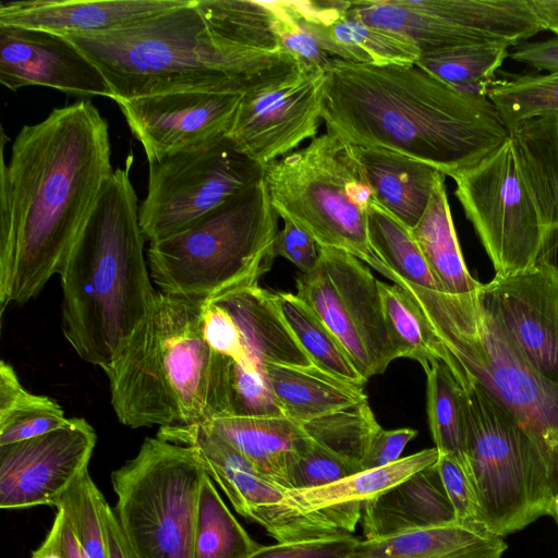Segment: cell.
Here are the masks:
<instances>
[{
    "label": "cell",
    "instance_id": "34",
    "mask_svg": "<svg viewBox=\"0 0 558 558\" xmlns=\"http://www.w3.org/2000/svg\"><path fill=\"white\" fill-rule=\"evenodd\" d=\"M276 304L312 365L345 381L364 386L344 348L320 317L296 294L275 293Z\"/></svg>",
    "mask_w": 558,
    "mask_h": 558
},
{
    "label": "cell",
    "instance_id": "45",
    "mask_svg": "<svg viewBox=\"0 0 558 558\" xmlns=\"http://www.w3.org/2000/svg\"><path fill=\"white\" fill-rule=\"evenodd\" d=\"M436 469L453 508L456 520L478 525L477 498L465 466L453 454L439 453Z\"/></svg>",
    "mask_w": 558,
    "mask_h": 558
},
{
    "label": "cell",
    "instance_id": "44",
    "mask_svg": "<svg viewBox=\"0 0 558 558\" xmlns=\"http://www.w3.org/2000/svg\"><path fill=\"white\" fill-rule=\"evenodd\" d=\"M361 471L348 461L315 444L312 439L296 454L288 474V489H306L335 483Z\"/></svg>",
    "mask_w": 558,
    "mask_h": 558
},
{
    "label": "cell",
    "instance_id": "19",
    "mask_svg": "<svg viewBox=\"0 0 558 558\" xmlns=\"http://www.w3.org/2000/svg\"><path fill=\"white\" fill-rule=\"evenodd\" d=\"M0 82L10 90L39 85L89 100L113 93L100 69L65 36L0 25Z\"/></svg>",
    "mask_w": 558,
    "mask_h": 558
},
{
    "label": "cell",
    "instance_id": "5",
    "mask_svg": "<svg viewBox=\"0 0 558 558\" xmlns=\"http://www.w3.org/2000/svg\"><path fill=\"white\" fill-rule=\"evenodd\" d=\"M204 302L158 291L145 319L105 372L121 424L192 425L229 414L228 361L205 340Z\"/></svg>",
    "mask_w": 558,
    "mask_h": 558
},
{
    "label": "cell",
    "instance_id": "10",
    "mask_svg": "<svg viewBox=\"0 0 558 558\" xmlns=\"http://www.w3.org/2000/svg\"><path fill=\"white\" fill-rule=\"evenodd\" d=\"M206 474L192 447L157 436L112 472L114 513L135 558H193Z\"/></svg>",
    "mask_w": 558,
    "mask_h": 558
},
{
    "label": "cell",
    "instance_id": "24",
    "mask_svg": "<svg viewBox=\"0 0 558 558\" xmlns=\"http://www.w3.org/2000/svg\"><path fill=\"white\" fill-rule=\"evenodd\" d=\"M376 199L408 229L424 215L438 181L446 177L436 168L402 154L352 145Z\"/></svg>",
    "mask_w": 558,
    "mask_h": 558
},
{
    "label": "cell",
    "instance_id": "28",
    "mask_svg": "<svg viewBox=\"0 0 558 558\" xmlns=\"http://www.w3.org/2000/svg\"><path fill=\"white\" fill-rule=\"evenodd\" d=\"M302 19L324 50L336 59L372 65L414 64L421 54L410 38L367 25L345 12L329 23Z\"/></svg>",
    "mask_w": 558,
    "mask_h": 558
},
{
    "label": "cell",
    "instance_id": "17",
    "mask_svg": "<svg viewBox=\"0 0 558 558\" xmlns=\"http://www.w3.org/2000/svg\"><path fill=\"white\" fill-rule=\"evenodd\" d=\"M241 95L177 92L117 100L148 162L227 136Z\"/></svg>",
    "mask_w": 558,
    "mask_h": 558
},
{
    "label": "cell",
    "instance_id": "46",
    "mask_svg": "<svg viewBox=\"0 0 558 558\" xmlns=\"http://www.w3.org/2000/svg\"><path fill=\"white\" fill-rule=\"evenodd\" d=\"M360 539L341 534L316 539L260 546L246 558H351Z\"/></svg>",
    "mask_w": 558,
    "mask_h": 558
},
{
    "label": "cell",
    "instance_id": "16",
    "mask_svg": "<svg viewBox=\"0 0 558 558\" xmlns=\"http://www.w3.org/2000/svg\"><path fill=\"white\" fill-rule=\"evenodd\" d=\"M97 435L83 417H70L41 436L0 446V507L57 506L88 469Z\"/></svg>",
    "mask_w": 558,
    "mask_h": 558
},
{
    "label": "cell",
    "instance_id": "42",
    "mask_svg": "<svg viewBox=\"0 0 558 558\" xmlns=\"http://www.w3.org/2000/svg\"><path fill=\"white\" fill-rule=\"evenodd\" d=\"M274 12V32L282 51L300 66L327 71L336 58L320 43L300 15L295 1H269Z\"/></svg>",
    "mask_w": 558,
    "mask_h": 558
},
{
    "label": "cell",
    "instance_id": "3",
    "mask_svg": "<svg viewBox=\"0 0 558 558\" xmlns=\"http://www.w3.org/2000/svg\"><path fill=\"white\" fill-rule=\"evenodd\" d=\"M132 161L131 154L105 182L59 272L63 336L84 362L104 372L158 293L144 255Z\"/></svg>",
    "mask_w": 558,
    "mask_h": 558
},
{
    "label": "cell",
    "instance_id": "52",
    "mask_svg": "<svg viewBox=\"0 0 558 558\" xmlns=\"http://www.w3.org/2000/svg\"><path fill=\"white\" fill-rule=\"evenodd\" d=\"M545 27L558 37V0H532Z\"/></svg>",
    "mask_w": 558,
    "mask_h": 558
},
{
    "label": "cell",
    "instance_id": "37",
    "mask_svg": "<svg viewBox=\"0 0 558 558\" xmlns=\"http://www.w3.org/2000/svg\"><path fill=\"white\" fill-rule=\"evenodd\" d=\"M205 20L225 40L240 47L280 51L269 1L196 0Z\"/></svg>",
    "mask_w": 558,
    "mask_h": 558
},
{
    "label": "cell",
    "instance_id": "53",
    "mask_svg": "<svg viewBox=\"0 0 558 558\" xmlns=\"http://www.w3.org/2000/svg\"><path fill=\"white\" fill-rule=\"evenodd\" d=\"M550 517L555 520L558 526V494L555 496Z\"/></svg>",
    "mask_w": 558,
    "mask_h": 558
},
{
    "label": "cell",
    "instance_id": "23",
    "mask_svg": "<svg viewBox=\"0 0 558 558\" xmlns=\"http://www.w3.org/2000/svg\"><path fill=\"white\" fill-rule=\"evenodd\" d=\"M510 137L544 225L537 262L558 270V116L524 122L510 132Z\"/></svg>",
    "mask_w": 558,
    "mask_h": 558
},
{
    "label": "cell",
    "instance_id": "12",
    "mask_svg": "<svg viewBox=\"0 0 558 558\" xmlns=\"http://www.w3.org/2000/svg\"><path fill=\"white\" fill-rule=\"evenodd\" d=\"M148 163L147 193L138 217L149 243L189 228L265 175V167L241 153L228 136Z\"/></svg>",
    "mask_w": 558,
    "mask_h": 558
},
{
    "label": "cell",
    "instance_id": "29",
    "mask_svg": "<svg viewBox=\"0 0 558 558\" xmlns=\"http://www.w3.org/2000/svg\"><path fill=\"white\" fill-rule=\"evenodd\" d=\"M445 178L436 184L428 206L411 230L442 292L460 294L478 290L483 283L469 271L454 229Z\"/></svg>",
    "mask_w": 558,
    "mask_h": 558
},
{
    "label": "cell",
    "instance_id": "11",
    "mask_svg": "<svg viewBox=\"0 0 558 558\" xmlns=\"http://www.w3.org/2000/svg\"><path fill=\"white\" fill-rule=\"evenodd\" d=\"M157 436L192 447L235 511L263 526L278 543L352 534L361 520L362 504L301 510L288 488L260 473L206 424L165 426Z\"/></svg>",
    "mask_w": 558,
    "mask_h": 558
},
{
    "label": "cell",
    "instance_id": "47",
    "mask_svg": "<svg viewBox=\"0 0 558 558\" xmlns=\"http://www.w3.org/2000/svg\"><path fill=\"white\" fill-rule=\"evenodd\" d=\"M283 221V229L279 230L274 244L275 257H284L296 266L301 274L313 271L319 262L318 244L289 219Z\"/></svg>",
    "mask_w": 558,
    "mask_h": 558
},
{
    "label": "cell",
    "instance_id": "50",
    "mask_svg": "<svg viewBox=\"0 0 558 558\" xmlns=\"http://www.w3.org/2000/svg\"><path fill=\"white\" fill-rule=\"evenodd\" d=\"M46 538L60 551L63 558H88L62 508H57L53 524Z\"/></svg>",
    "mask_w": 558,
    "mask_h": 558
},
{
    "label": "cell",
    "instance_id": "20",
    "mask_svg": "<svg viewBox=\"0 0 558 558\" xmlns=\"http://www.w3.org/2000/svg\"><path fill=\"white\" fill-rule=\"evenodd\" d=\"M186 0L1 1L0 25L68 35L123 29L180 7Z\"/></svg>",
    "mask_w": 558,
    "mask_h": 558
},
{
    "label": "cell",
    "instance_id": "22",
    "mask_svg": "<svg viewBox=\"0 0 558 558\" xmlns=\"http://www.w3.org/2000/svg\"><path fill=\"white\" fill-rule=\"evenodd\" d=\"M364 539H378L456 520L436 463L363 504Z\"/></svg>",
    "mask_w": 558,
    "mask_h": 558
},
{
    "label": "cell",
    "instance_id": "49",
    "mask_svg": "<svg viewBox=\"0 0 558 558\" xmlns=\"http://www.w3.org/2000/svg\"><path fill=\"white\" fill-rule=\"evenodd\" d=\"M509 57L538 71L558 72V37L513 47Z\"/></svg>",
    "mask_w": 558,
    "mask_h": 558
},
{
    "label": "cell",
    "instance_id": "32",
    "mask_svg": "<svg viewBox=\"0 0 558 558\" xmlns=\"http://www.w3.org/2000/svg\"><path fill=\"white\" fill-rule=\"evenodd\" d=\"M66 421L54 399L26 390L13 366L0 362V446L41 436Z\"/></svg>",
    "mask_w": 558,
    "mask_h": 558
},
{
    "label": "cell",
    "instance_id": "41",
    "mask_svg": "<svg viewBox=\"0 0 558 558\" xmlns=\"http://www.w3.org/2000/svg\"><path fill=\"white\" fill-rule=\"evenodd\" d=\"M104 499L87 469L56 506L63 509L74 535L88 558H108L100 511Z\"/></svg>",
    "mask_w": 558,
    "mask_h": 558
},
{
    "label": "cell",
    "instance_id": "6",
    "mask_svg": "<svg viewBox=\"0 0 558 558\" xmlns=\"http://www.w3.org/2000/svg\"><path fill=\"white\" fill-rule=\"evenodd\" d=\"M398 284L446 353L453 376L474 379L518 422L536 447L558 494V384L526 360L498 314L478 290L453 294L418 287L396 276Z\"/></svg>",
    "mask_w": 558,
    "mask_h": 558
},
{
    "label": "cell",
    "instance_id": "36",
    "mask_svg": "<svg viewBox=\"0 0 558 558\" xmlns=\"http://www.w3.org/2000/svg\"><path fill=\"white\" fill-rule=\"evenodd\" d=\"M426 410L430 434L439 453L453 454L469 471L461 388L442 361L426 371Z\"/></svg>",
    "mask_w": 558,
    "mask_h": 558
},
{
    "label": "cell",
    "instance_id": "30",
    "mask_svg": "<svg viewBox=\"0 0 558 558\" xmlns=\"http://www.w3.org/2000/svg\"><path fill=\"white\" fill-rule=\"evenodd\" d=\"M438 457L439 452L435 447L428 448L400 458L388 465L360 471L328 485L306 489H288L287 493L305 512L364 504L414 473L434 465Z\"/></svg>",
    "mask_w": 558,
    "mask_h": 558
},
{
    "label": "cell",
    "instance_id": "18",
    "mask_svg": "<svg viewBox=\"0 0 558 558\" xmlns=\"http://www.w3.org/2000/svg\"><path fill=\"white\" fill-rule=\"evenodd\" d=\"M481 291L530 364L558 384V270L537 262Z\"/></svg>",
    "mask_w": 558,
    "mask_h": 558
},
{
    "label": "cell",
    "instance_id": "4",
    "mask_svg": "<svg viewBox=\"0 0 558 558\" xmlns=\"http://www.w3.org/2000/svg\"><path fill=\"white\" fill-rule=\"evenodd\" d=\"M65 37L100 69L114 101L177 92L242 96L299 66L282 50L250 49L225 40L196 0L123 29Z\"/></svg>",
    "mask_w": 558,
    "mask_h": 558
},
{
    "label": "cell",
    "instance_id": "48",
    "mask_svg": "<svg viewBox=\"0 0 558 558\" xmlns=\"http://www.w3.org/2000/svg\"><path fill=\"white\" fill-rule=\"evenodd\" d=\"M417 436V430L409 427L397 429L380 428L361 462V471L380 468L400 459L405 446Z\"/></svg>",
    "mask_w": 558,
    "mask_h": 558
},
{
    "label": "cell",
    "instance_id": "38",
    "mask_svg": "<svg viewBox=\"0 0 558 558\" xmlns=\"http://www.w3.org/2000/svg\"><path fill=\"white\" fill-rule=\"evenodd\" d=\"M487 97L510 133L530 120L558 116V72L497 77Z\"/></svg>",
    "mask_w": 558,
    "mask_h": 558
},
{
    "label": "cell",
    "instance_id": "1",
    "mask_svg": "<svg viewBox=\"0 0 558 558\" xmlns=\"http://www.w3.org/2000/svg\"><path fill=\"white\" fill-rule=\"evenodd\" d=\"M108 123L90 100L24 125L0 166V304L36 298L59 275L113 173Z\"/></svg>",
    "mask_w": 558,
    "mask_h": 558
},
{
    "label": "cell",
    "instance_id": "35",
    "mask_svg": "<svg viewBox=\"0 0 558 558\" xmlns=\"http://www.w3.org/2000/svg\"><path fill=\"white\" fill-rule=\"evenodd\" d=\"M260 546L232 514L206 474L199 490L193 558H246Z\"/></svg>",
    "mask_w": 558,
    "mask_h": 558
},
{
    "label": "cell",
    "instance_id": "51",
    "mask_svg": "<svg viewBox=\"0 0 558 558\" xmlns=\"http://www.w3.org/2000/svg\"><path fill=\"white\" fill-rule=\"evenodd\" d=\"M108 558H135L119 525L114 510L104 499L100 507Z\"/></svg>",
    "mask_w": 558,
    "mask_h": 558
},
{
    "label": "cell",
    "instance_id": "21",
    "mask_svg": "<svg viewBox=\"0 0 558 558\" xmlns=\"http://www.w3.org/2000/svg\"><path fill=\"white\" fill-rule=\"evenodd\" d=\"M211 299L229 313L240 332L244 359L232 364L258 369L265 364L312 365L284 322L275 293L253 284Z\"/></svg>",
    "mask_w": 558,
    "mask_h": 558
},
{
    "label": "cell",
    "instance_id": "40",
    "mask_svg": "<svg viewBox=\"0 0 558 558\" xmlns=\"http://www.w3.org/2000/svg\"><path fill=\"white\" fill-rule=\"evenodd\" d=\"M391 337L401 357L415 360L426 371L433 363H446V353L432 336L421 315L398 284L378 282Z\"/></svg>",
    "mask_w": 558,
    "mask_h": 558
},
{
    "label": "cell",
    "instance_id": "13",
    "mask_svg": "<svg viewBox=\"0 0 558 558\" xmlns=\"http://www.w3.org/2000/svg\"><path fill=\"white\" fill-rule=\"evenodd\" d=\"M451 179L456 182L454 194L495 275L509 276L535 265L545 230L535 198L520 171L511 137Z\"/></svg>",
    "mask_w": 558,
    "mask_h": 558
},
{
    "label": "cell",
    "instance_id": "8",
    "mask_svg": "<svg viewBox=\"0 0 558 558\" xmlns=\"http://www.w3.org/2000/svg\"><path fill=\"white\" fill-rule=\"evenodd\" d=\"M270 202L320 247L347 252L372 268L367 213L375 193L352 145L326 132L265 167Z\"/></svg>",
    "mask_w": 558,
    "mask_h": 558
},
{
    "label": "cell",
    "instance_id": "27",
    "mask_svg": "<svg viewBox=\"0 0 558 558\" xmlns=\"http://www.w3.org/2000/svg\"><path fill=\"white\" fill-rule=\"evenodd\" d=\"M259 369L284 415L301 425L367 401L364 386L340 379L314 365L265 364Z\"/></svg>",
    "mask_w": 558,
    "mask_h": 558
},
{
    "label": "cell",
    "instance_id": "9",
    "mask_svg": "<svg viewBox=\"0 0 558 558\" xmlns=\"http://www.w3.org/2000/svg\"><path fill=\"white\" fill-rule=\"evenodd\" d=\"M453 377L461 388L478 525L505 537L550 515L555 495L534 444L474 379L464 373Z\"/></svg>",
    "mask_w": 558,
    "mask_h": 558
},
{
    "label": "cell",
    "instance_id": "31",
    "mask_svg": "<svg viewBox=\"0 0 558 558\" xmlns=\"http://www.w3.org/2000/svg\"><path fill=\"white\" fill-rule=\"evenodd\" d=\"M367 236L371 250L379 259L375 270L385 277L391 275L425 289L442 291L411 230L376 197L367 213Z\"/></svg>",
    "mask_w": 558,
    "mask_h": 558
},
{
    "label": "cell",
    "instance_id": "43",
    "mask_svg": "<svg viewBox=\"0 0 558 558\" xmlns=\"http://www.w3.org/2000/svg\"><path fill=\"white\" fill-rule=\"evenodd\" d=\"M227 361L228 415L250 417L286 416L260 369L242 368L232 364L228 359Z\"/></svg>",
    "mask_w": 558,
    "mask_h": 558
},
{
    "label": "cell",
    "instance_id": "25",
    "mask_svg": "<svg viewBox=\"0 0 558 558\" xmlns=\"http://www.w3.org/2000/svg\"><path fill=\"white\" fill-rule=\"evenodd\" d=\"M204 424L238 450L260 473L284 487L296 454L310 441L302 425L287 416L223 415Z\"/></svg>",
    "mask_w": 558,
    "mask_h": 558
},
{
    "label": "cell",
    "instance_id": "14",
    "mask_svg": "<svg viewBox=\"0 0 558 558\" xmlns=\"http://www.w3.org/2000/svg\"><path fill=\"white\" fill-rule=\"evenodd\" d=\"M295 282V294L330 329L366 381L401 357L386 320L379 281L362 260L319 246L318 265Z\"/></svg>",
    "mask_w": 558,
    "mask_h": 558
},
{
    "label": "cell",
    "instance_id": "33",
    "mask_svg": "<svg viewBox=\"0 0 558 558\" xmlns=\"http://www.w3.org/2000/svg\"><path fill=\"white\" fill-rule=\"evenodd\" d=\"M509 49L502 44L453 46L421 53L414 64L462 93L487 97Z\"/></svg>",
    "mask_w": 558,
    "mask_h": 558
},
{
    "label": "cell",
    "instance_id": "2",
    "mask_svg": "<svg viewBox=\"0 0 558 558\" xmlns=\"http://www.w3.org/2000/svg\"><path fill=\"white\" fill-rule=\"evenodd\" d=\"M322 120L351 145L389 149L450 178L510 137L488 97L462 93L415 64L336 59L326 71Z\"/></svg>",
    "mask_w": 558,
    "mask_h": 558
},
{
    "label": "cell",
    "instance_id": "7",
    "mask_svg": "<svg viewBox=\"0 0 558 558\" xmlns=\"http://www.w3.org/2000/svg\"><path fill=\"white\" fill-rule=\"evenodd\" d=\"M278 217L263 178L189 228L150 242L153 282L163 293L204 300L257 284L276 258Z\"/></svg>",
    "mask_w": 558,
    "mask_h": 558
},
{
    "label": "cell",
    "instance_id": "39",
    "mask_svg": "<svg viewBox=\"0 0 558 558\" xmlns=\"http://www.w3.org/2000/svg\"><path fill=\"white\" fill-rule=\"evenodd\" d=\"M302 427L315 444L360 466L381 428L368 401L324 415Z\"/></svg>",
    "mask_w": 558,
    "mask_h": 558
},
{
    "label": "cell",
    "instance_id": "26",
    "mask_svg": "<svg viewBox=\"0 0 558 558\" xmlns=\"http://www.w3.org/2000/svg\"><path fill=\"white\" fill-rule=\"evenodd\" d=\"M504 537L482 526L452 523L360 541L351 558H502Z\"/></svg>",
    "mask_w": 558,
    "mask_h": 558
},
{
    "label": "cell",
    "instance_id": "15",
    "mask_svg": "<svg viewBox=\"0 0 558 558\" xmlns=\"http://www.w3.org/2000/svg\"><path fill=\"white\" fill-rule=\"evenodd\" d=\"M326 71L298 66L282 78L242 95L227 136L266 167L317 136Z\"/></svg>",
    "mask_w": 558,
    "mask_h": 558
}]
</instances>
